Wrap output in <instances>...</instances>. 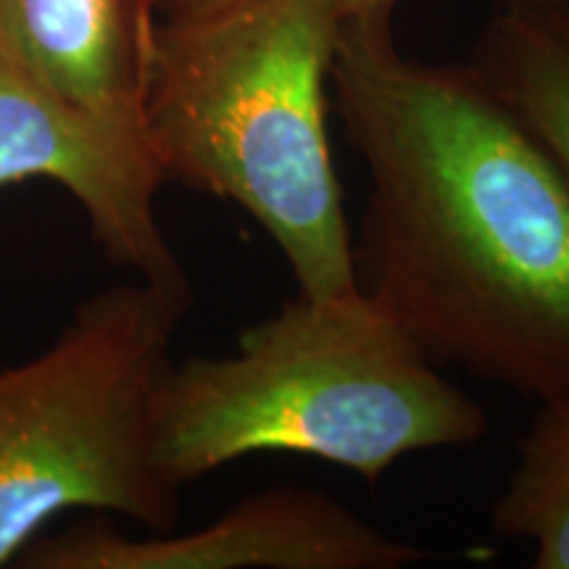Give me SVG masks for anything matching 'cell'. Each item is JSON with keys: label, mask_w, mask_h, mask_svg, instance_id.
I'll list each match as a JSON object with an SVG mask.
<instances>
[{"label": "cell", "mask_w": 569, "mask_h": 569, "mask_svg": "<svg viewBox=\"0 0 569 569\" xmlns=\"http://www.w3.org/2000/svg\"><path fill=\"white\" fill-rule=\"evenodd\" d=\"M330 98L369 177L359 288L436 365L569 403V184L472 67L343 21Z\"/></svg>", "instance_id": "cell-1"}, {"label": "cell", "mask_w": 569, "mask_h": 569, "mask_svg": "<svg viewBox=\"0 0 569 569\" xmlns=\"http://www.w3.org/2000/svg\"><path fill=\"white\" fill-rule=\"evenodd\" d=\"M340 27L338 0H240L159 19L142 88L163 177L251 213L306 298L359 290L327 132Z\"/></svg>", "instance_id": "cell-2"}, {"label": "cell", "mask_w": 569, "mask_h": 569, "mask_svg": "<svg viewBox=\"0 0 569 569\" xmlns=\"http://www.w3.org/2000/svg\"><path fill=\"white\" fill-rule=\"evenodd\" d=\"M488 432V415L365 290L284 303L217 359L172 365L156 451L177 488L253 453H298L377 480L396 461Z\"/></svg>", "instance_id": "cell-3"}, {"label": "cell", "mask_w": 569, "mask_h": 569, "mask_svg": "<svg viewBox=\"0 0 569 569\" xmlns=\"http://www.w3.org/2000/svg\"><path fill=\"white\" fill-rule=\"evenodd\" d=\"M190 303L193 290L134 277L77 306L40 356L0 369V567L71 509L174 530L156 396Z\"/></svg>", "instance_id": "cell-4"}, {"label": "cell", "mask_w": 569, "mask_h": 569, "mask_svg": "<svg viewBox=\"0 0 569 569\" xmlns=\"http://www.w3.org/2000/svg\"><path fill=\"white\" fill-rule=\"evenodd\" d=\"M51 180L88 213L111 264L138 280L190 290L156 213L161 172L142 119L77 106L0 38V188Z\"/></svg>", "instance_id": "cell-5"}, {"label": "cell", "mask_w": 569, "mask_h": 569, "mask_svg": "<svg viewBox=\"0 0 569 569\" xmlns=\"http://www.w3.org/2000/svg\"><path fill=\"white\" fill-rule=\"evenodd\" d=\"M427 561L419 546L388 536L322 490L272 488L206 525L172 536L127 538L106 522H82L34 538L24 569H407Z\"/></svg>", "instance_id": "cell-6"}, {"label": "cell", "mask_w": 569, "mask_h": 569, "mask_svg": "<svg viewBox=\"0 0 569 569\" xmlns=\"http://www.w3.org/2000/svg\"><path fill=\"white\" fill-rule=\"evenodd\" d=\"M156 0H0V38L84 109L142 119Z\"/></svg>", "instance_id": "cell-7"}, {"label": "cell", "mask_w": 569, "mask_h": 569, "mask_svg": "<svg viewBox=\"0 0 569 569\" xmlns=\"http://www.w3.org/2000/svg\"><path fill=\"white\" fill-rule=\"evenodd\" d=\"M469 67L569 184V0H501Z\"/></svg>", "instance_id": "cell-8"}, {"label": "cell", "mask_w": 569, "mask_h": 569, "mask_svg": "<svg viewBox=\"0 0 569 569\" xmlns=\"http://www.w3.org/2000/svg\"><path fill=\"white\" fill-rule=\"evenodd\" d=\"M493 530L530 543L536 569H569V403H540L493 507Z\"/></svg>", "instance_id": "cell-9"}, {"label": "cell", "mask_w": 569, "mask_h": 569, "mask_svg": "<svg viewBox=\"0 0 569 569\" xmlns=\"http://www.w3.org/2000/svg\"><path fill=\"white\" fill-rule=\"evenodd\" d=\"M234 3H240V0H156V13H159V19L188 21L224 11Z\"/></svg>", "instance_id": "cell-10"}, {"label": "cell", "mask_w": 569, "mask_h": 569, "mask_svg": "<svg viewBox=\"0 0 569 569\" xmlns=\"http://www.w3.org/2000/svg\"><path fill=\"white\" fill-rule=\"evenodd\" d=\"M398 0H338L343 21H367V19H393Z\"/></svg>", "instance_id": "cell-11"}]
</instances>
